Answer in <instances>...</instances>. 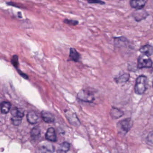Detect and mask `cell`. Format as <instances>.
I'll use <instances>...</instances> for the list:
<instances>
[{
	"label": "cell",
	"mask_w": 153,
	"mask_h": 153,
	"mask_svg": "<svg viewBox=\"0 0 153 153\" xmlns=\"http://www.w3.org/2000/svg\"><path fill=\"white\" fill-rule=\"evenodd\" d=\"M147 79L146 76L142 75L137 77L136 81L135 92L138 95L143 94L146 90Z\"/></svg>",
	"instance_id": "obj_1"
},
{
	"label": "cell",
	"mask_w": 153,
	"mask_h": 153,
	"mask_svg": "<svg viewBox=\"0 0 153 153\" xmlns=\"http://www.w3.org/2000/svg\"><path fill=\"white\" fill-rule=\"evenodd\" d=\"M133 122L130 118H127L120 121L117 124L118 131L122 135H126L133 126Z\"/></svg>",
	"instance_id": "obj_2"
},
{
	"label": "cell",
	"mask_w": 153,
	"mask_h": 153,
	"mask_svg": "<svg viewBox=\"0 0 153 153\" xmlns=\"http://www.w3.org/2000/svg\"><path fill=\"white\" fill-rule=\"evenodd\" d=\"M77 98L82 101L92 102L94 100L93 93L88 90H82L80 91L77 95Z\"/></svg>",
	"instance_id": "obj_3"
},
{
	"label": "cell",
	"mask_w": 153,
	"mask_h": 153,
	"mask_svg": "<svg viewBox=\"0 0 153 153\" xmlns=\"http://www.w3.org/2000/svg\"><path fill=\"white\" fill-rule=\"evenodd\" d=\"M152 61L148 56L143 54L138 57L137 60L138 68H151L152 66Z\"/></svg>",
	"instance_id": "obj_4"
},
{
	"label": "cell",
	"mask_w": 153,
	"mask_h": 153,
	"mask_svg": "<svg viewBox=\"0 0 153 153\" xmlns=\"http://www.w3.org/2000/svg\"><path fill=\"white\" fill-rule=\"evenodd\" d=\"M65 114H66V117L71 125H74L75 126H77L80 125V122L75 113L69 111L66 112Z\"/></svg>",
	"instance_id": "obj_5"
},
{
	"label": "cell",
	"mask_w": 153,
	"mask_h": 153,
	"mask_svg": "<svg viewBox=\"0 0 153 153\" xmlns=\"http://www.w3.org/2000/svg\"><path fill=\"white\" fill-rule=\"evenodd\" d=\"M46 139L52 142H56L57 140L55 130L53 128H50L48 129L45 135Z\"/></svg>",
	"instance_id": "obj_6"
},
{
	"label": "cell",
	"mask_w": 153,
	"mask_h": 153,
	"mask_svg": "<svg viewBox=\"0 0 153 153\" xmlns=\"http://www.w3.org/2000/svg\"><path fill=\"white\" fill-rule=\"evenodd\" d=\"M27 118L29 123L32 125L37 123L39 119L38 115L36 112L33 111L28 112Z\"/></svg>",
	"instance_id": "obj_7"
},
{
	"label": "cell",
	"mask_w": 153,
	"mask_h": 153,
	"mask_svg": "<svg viewBox=\"0 0 153 153\" xmlns=\"http://www.w3.org/2000/svg\"><path fill=\"white\" fill-rule=\"evenodd\" d=\"M147 1L144 0L141 1H131L130 5L132 8L137 10H142L146 4Z\"/></svg>",
	"instance_id": "obj_8"
},
{
	"label": "cell",
	"mask_w": 153,
	"mask_h": 153,
	"mask_svg": "<svg viewBox=\"0 0 153 153\" xmlns=\"http://www.w3.org/2000/svg\"><path fill=\"white\" fill-rule=\"evenodd\" d=\"M81 56L76 49L73 48H71L70 50L69 59L71 61L74 62H78L80 61Z\"/></svg>",
	"instance_id": "obj_9"
},
{
	"label": "cell",
	"mask_w": 153,
	"mask_h": 153,
	"mask_svg": "<svg viewBox=\"0 0 153 153\" xmlns=\"http://www.w3.org/2000/svg\"><path fill=\"white\" fill-rule=\"evenodd\" d=\"M41 116L44 121L47 123H52L55 120V117L53 115L48 111H42Z\"/></svg>",
	"instance_id": "obj_10"
},
{
	"label": "cell",
	"mask_w": 153,
	"mask_h": 153,
	"mask_svg": "<svg viewBox=\"0 0 153 153\" xmlns=\"http://www.w3.org/2000/svg\"><path fill=\"white\" fill-rule=\"evenodd\" d=\"M40 151L41 153H53L55 148L53 145L46 143L41 146Z\"/></svg>",
	"instance_id": "obj_11"
},
{
	"label": "cell",
	"mask_w": 153,
	"mask_h": 153,
	"mask_svg": "<svg viewBox=\"0 0 153 153\" xmlns=\"http://www.w3.org/2000/svg\"><path fill=\"white\" fill-rule=\"evenodd\" d=\"M139 51L143 54L148 56H151L153 54V46L150 45H145L139 49Z\"/></svg>",
	"instance_id": "obj_12"
},
{
	"label": "cell",
	"mask_w": 153,
	"mask_h": 153,
	"mask_svg": "<svg viewBox=\"0 0 153 153\" xmlns=\"http://www.w3.org/2000/svg\"><path fill=\"white\" fill-rule=\"evenodd\" d=\"M70 148V144L64 142L61 144L57 150V153H67Z\"/></svg>",
	"instance_id": "obj_13"
},
{
	"label": "cell",
	"mask_w": 153,
	"mask_h": 153,
	"mask_svg": "<svg viewBox=\"0 0 153 153\" xmlns=\"http://www.w3.org/2000/svg\"><path fill=\"white\" fill-rule=\"evenodd\" d=\"M127 39L124 37L115 38L114 40V44L117 47L124 46L126 44Z\"/></svg>",
	"instance_id": "obj_14"
},
{
	"label": "cell",
	"mask_w": 153,
	"mask_h": 153,
	"mask_svg": "<svg viewBox=\"0 0 153 153\" xmlns=\"http://www.w3.org/2000/svg\"><path fill=\"white\" fill-rule=\"evenodd\" d=\"M11 108V104L7 102H2L0 106L1 112L3 114H7L10 111Z\"/></svg>",
	"instance_id": "obj_15"
},
{
	"label": "cell",
	"mask_w": 153,
	"mask_h": 153,
	"mask_svg": "<svg viewBox=\"0 0 153 153\" xmlns=\"http://www.w3.org/2000/svg\"><path fill=\"white\" fill-rule=\"evenodd\" d=\"M111 116L113 118L118 119L124 115V113H123V111H121V110L118 109L113 108L111 110Z\"/></svg>",
	"instance_id": "obj_16"
},
{
	"label": "cell",
	"mask_w": 153,
	"mask_h": 153,
	"mask_svg": "<svg viewBox=\"0 0 153 153\" xmlns=\"http://www.w3.org/2000/svg\"><path fill=\"white\" fill-rule=\"evenodd\" d=\"M12 116H17L22 118L24 115V112L22 109H19L17 108H14L11 111Z\"/></svg>",
	"instance_id": "obj_17"
},
{
	"label": "cell",
	"mask_w": 153,
	"mask_h": 153,
	"mask_svg": "<svg viewBox=\"0 0 153 153\" xmlns=\"http://www.w3.org/2000/svg\"><path fill=\"white\" fill-rule=\"evenodd\" d=\"M129 78V75L128 74H124L115 79L117 82H125L128 81Z\"/></svg>",
	"instance_id": "obj_18"
},
{
	"label": "cell",
	"mask_w": 153,
	"mask_h": 153,
	"mask_svg": "<svg viewBox=\"0 0 153 153\" xmlns=\"http://www.w3.org/2000/svg\"><path fill=\"white\" fill-rule=\"evenodd\" d=\"M40 132L41 130L40 128L39 127H35L31 130L30 133L31 137L34 138H37L40 135Z\"/></svg>",
	"instance_id": "obj_19"
},
{
	"label": "cell",
	"mask_w": 153,
	"mask_h": 153,
	"mask_svg": "<svg viewBox=\"0 0 153 153\" xmlns=\"http://www.w3.org/2000/svg\"><path fill=\"white\" fill-rule=\"evenodd\" d=\"M22 119V118L17 116H12L11 119L13 124L15 125H20L21 123Z\"/></svg>",
	"instance_id": "obj_20"
},
{
	"label": "cell",
	"mask_w": 153,
	"mask_h": 153,
	"mask_svg": "<svg viewBox=\"0 0 153 153\" xmlns=\"http://www.w3.org/2000/svg\"><path fill=\"white\" fill-rule=\"evenodd\" d=\"M63 22L66 24H69V25H72V26H76L78 24V21L74 20H70L68 19H65L64 20Z\"/></svg>",
	"instance_id": "obj_21"
},
{
	"label": "cell",
	"mask_w": 153,
	"mask_h": 153,
	"mask_svg": "<svg viewBox=\"0 0 153 153\" xmlns=\"http://www.w3.org/2000/svg\"><path fill=\"white\" fill-rule=\"evenodd\" d=\"M88 2L89 3H97L100 4H105L104 1H98V0H91V1H88Z\"/></svg>",
	"instance_id": "obj_22"
},
{
	"label": "cell",
	"mask_w": 153,
	"mask_h": 153,
	"mask_svg": "<svg viewBox=\"0 0 153 153\" xmlns=\"http://www.w3.org/2000/svg\"></svg>",
	"instance_id": "obj_23"
}]
</instances>
